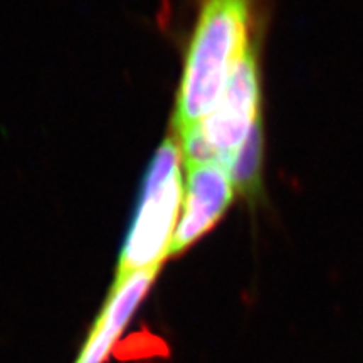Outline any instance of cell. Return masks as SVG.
Instances as JSON below:
<instances>
[{"mask_svg": "<svg viewBox=\"0 0 363 363\" xmlns=\"http://www.w3.org/2000/svg\"><path fill=\"white\" fill-rule=\"evenodd\" d=\"M256 0H202L177 98L179 136L214 111L235 62L252 44Z\"/></svg>", "mask_w": 363, "mask_h": 363, "instance_id": "6da1fadb", "label": "cell"}, {"mask_svg": "<svg viewBox=\"0 0 363 363\" xmlns=\"http://www.w3.org/2000/svg\"><path fill=\"white\" fill-rule=\"evenodd\" d=\"M180 152L179 143L170 136L160 145L150 163L115 279L128 278L136 271L160 267L165 256L170 254L184 192Z\"/></svg>", "mask_w": 363, "mask_h": 363, "instance_id": "7a4b0ae2", "label": "cell"}, {"mask_svg": "<svg viewBox=\"0 0 363 363\" xmlns=\"http://www.w3.org/2000/svg\"><path fill=\"white\" fill-rule=\"evenodd\" d=\"M261 88L254 43L235 62L214 111L202 121L201 133L214 153V160L227 170L233 165L251 130L261 121Z\"/></svg>", "mask_w": 363, "mask_h": 363, "instance_id": "3957f363", "label": "cell"}, {"mask_svg": "<svg viewBox=\"0 0 363 363\" xmlns=\"http://www.w3.org/2000/svg\"><path fill=\"white\" fill-rule=\"evenodd\" d=\"M189 185L185 208L170 246V254H180L217 224L234 199L229 170L217 162L187 167Z\"/></svg>", "mask_w": 363, "mask_h": 363, "instance_id": "277c9868", "label": "cell"}, {"mask_svg": "<svg viewBox=\"0 0 363 363\" xmlns=\"http://www.w3.org/2000/svg\"><path fill=\"white\" fill-rule=\"evenodd\" d=\"M262 152H264V136H262L261 120L251 130L229 169L235 192L242 194L247 199H256L261 192Z\"/></svg>", "mask_w": 363, "mask_h": 363, "instance_id": "5b68a950", "label": "cell"}]
</instances>
